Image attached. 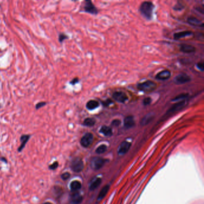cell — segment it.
Wrapping results in <instances>:
<instances>
[{"mask_svg": "<svg viewBox=\"0 0 204 204\" xmlns=\"http://www.w3.org/2000/svg\"><path fill=\"white\" fill-rule=\"evenodd\" d=\"M155 8L154 4L150 1L143 2L139 7V10L141 15L147 19L150 20L153 16V12Z\"/></svg>", "mask_w": 204, "mask_h": 204, "instance_id": "1", "label": "cell"}, {"mask_svg": "<svg viewBox=\"0 0 204 204\" xmlns=\"http://www.w3.org/2000/svg\"><path fill=\"white\" fill-rule=\"evenodd\" d=\"M139 91L145 92L150 93L153 92L157 87V84L151 80H147L146 82L138 83L136 86Z\"/></svg>", "mask_w": 204, "mask_h": 204, "instance_id": "2", "label": "cell"}, {"mask_svg": "<svg viewBox=\"0 0 204 204\" xmlns=\"http://www.w3.org/2000/svg\"><path fill=\"white\" fill-rule=\"evenodd\" d=\"M107 161V159L99 157L94 158L91 162V167L92 170L97 171L104 167V165Z\"/></svg>", "mask_w": 204, "mask_h": 204, "instance_id": "3", "label": "cell"}, {"mask_svg": "<svg viewBox=\"0 0 204 204\" xmlns=\"http://www.w3.org/2000/svg\"><path fill=\"white\" fill-rule=\"evenodd\" d=\"M71 168L75 172H80L82 171L84 168V163L83 160L79 158H75L72 161Z\"/></svg>", "mask_w": 204, "mask_h": 204, "instance_id": "4", "label": "cell"}, {"mask_svg": "<svg viewBox=\"0 0 204 204\" xmlns=\"http://www.w3.org/2000/svg\"><path fill=\"white\" fill-rule=\"evenodd\" d=\"M187 104V101L186 100H183V101H178V103H175L174 105H173V106L170 108L168 110V111L167 113V115H168V114L174 113L177 111H179L180 110H181L182 108H183L184 107H185L186 106Z\"/></svg>", "mask_w": 204, "mask_h": 204, "instance_id": "5", "label": "cell"}, {"mask_svg": "<svg viewBox=\"0 0 204 204\" xmlns=\"http://www.w3.org/2000/svg\"><path fill=\"white\" fill-rule=\"evenodd\" d=\"M94 140V135L91 133H86L83 135L80 140L81 145L85 148L89 147L90 146Z\"/></svg>", "mask_w": 204, "mask_h": 204, "instance_id": "6", "label": "cell"}, {"mask_svg": "<svg viewBox=\"0 0 204 204\" xmlns=\"http://www.w3.org/2000/svg\"><path fill=\"white\" fill-rule=\"evenodd\" d=\"M191 81V77L185 73H181L177 75L174 79L175 83L177 84H182Z\"/></svg>", "mask_w": 204, "mask_h": 204, "instance_id": "7", "label": "cell"}, {"mask_svg": "<svg viewBox=\"0 0 204 204\" xmlns=\"http://www.w3.org/2000/svg\"><path fill=\"white\" fill-rule=\"evenodd\" d=\"M113 98L120 103H125L128 99V96L123 92H115L112 95Z\"/></svg>", "mask_w": 204, "mask_h": 204, "instance_id": "8", "label": "cell"}, {"mask_svg": "<svg viewBox=\"0 0 204 204\" xmlns=\"http://www.w3.org/2000/svg\"><path fill=\"white\" fill-rule=\"evenodd\" d=\"M84 10L86 12L89 13H91L92 15H96V14H98V13L97 8L92 4V1H89V0H87V1H85V4L84 6Z\"/></svg>", "mask_w": 204, "mask_h": 204, "instance_id": "9", "label": "cell"}, {"mask_svg": "<svg viewBox=\"0 0 204 204\" xmlns=\"http://www.w3.org/2000/svg\"><path fill=\"white\" fill-rule=\"evenodd\" d=\"M131 146V143L126 141H123L118 148V150H117L118 154L119 155H125L126 153L129 151Z\"/></svg>", "mask_w": 204, "mask_h": 204, "instance_id": "10", "label": "cell"}, {"mask_svg": "<svg viewBox=\"0 0 204 204\" xmlns=\"http://www.w3.org/2000/svg\"><path fill=\"white\" fill-rule=\"evenodd\" d=\"M171 72L168 70H163L158 72L156 75V79L159 80H167L171 77Z\"/></svg>", "mask_w": 204, "mask_h": 204, "instance_id": "11", "label": "cell"}, {"mask_svg": "<svg viewBox=\"0 0 204 204\" xmlns=\"http://www.w3.org/2000/svg\"><path fill=\"white\" fill-rule=\"evenodd\" d=\"M180 50L184 53H192L196 52V48L194 46L187 44H182L180 46Z\"/></svg>", "mask_w": 204, "mask_h": 204, "instance_id": "12", "label": "cell"}, {"mask_svg": "<svg viewBox=\"0 0 204 204\" xmlns=\"http://www.w3.org/2000/svg\"><path fill=\"white\" fill-rule=\"evenodd\" d=\"M124 126L127 129L131 128L135 126V122L134 120V117L132 116H128L125 118L124 119Z\"/></svg>", "mask_w": 204, "mask_h": 204, "instance_id": "13", "label": "cell"}, {"mask_svg": "<svg viewBox=\"0 0 204 204\" xmlns=\"http://www.w3.org/2000/svg\"><path fill=\"white\" fill-rule=\"evenodd\" d=\"M71 202L72 204H79L83 200V196L77 192H75L71 196Z\"/></svg>", "mask_w": 204, "mask_h": 204, "instance_id": "14", "label": "cell"}, {"mask_svg": "<svg viewBox=\"0 0 204 204\" xmlns=\"http://www.w3.org/2000/svg\"><path fill=\"white\" fill-rule=\"evenodd\" d=\"M155 117V114H153V113H148L141 120V122H140V124L142 126H146L147 125H148L153 118Z\"/></svg>", "mask_w": 204, "mask_h": 204, "instance_id": "15", "label": "cell"}, {"mask_svg": "<svg viewBox=\"0 0 204 204\" xmlns=\"http://www.w3.org/2000/svg\"><path fill=\"white\" fill-rule=\"evenodd\" d=\"M193 34V32L190 31H184L179 32H177L174 34V39L175 40H179L182 38L186 37Z\"/></svg>", "mask_w": 204, "mask_h": 204, "instance_id": "16", "label": "cell"}, {"mask_svg": "<svg viewBox=\"0 0 204 204\" xmlns=\"http://www.w3.org/2000/svg\"><path fill=\"white\" fill-rule=\"evenodd\" d=\"M188 23L195 27H203V23L195 17H190L187 19Z\"/></svg>", "mask_w": 204, "mask_h": 204, "instance_id": "17", "label": "cell"}, {"mask_svg": "<svg viewBox=\"0 0 204 204\" xmlns=\"http://www.w3.org/2000/svg\"><path fill=\"white\" fill-rule=\"evenodd\" d=\"M99 132L106 136H111L113 135V131L110 127L107 126H103L99 130Z\"/></svg>", "mask_w": 204, "mask_h": 204, "instance_id": "18", "label": "cell"}, {"mask_svg": "<svg viewBox=\"0 0 204 204\" xmlns=\"http://www.w3.org/2000/svg\"><path fill=\"white\" fill-rule=\"evenodd\" d=\"M99 106V104L97 101L90 100L86 104V108L89 110H94L97 108Z\"/></svg>", "mask_w": 204, "mask_h": 204, "instance_id": "19", "label": "cell"}, {"mask_svg": "<svg viewBox=\"0 0 204 204\" xmlns=\"http://www.w3.org/2000/svg\"><path fill=\"white\" fill-rule=\"evenodd\" d=\"M110 189V186L108 185H106L104 187H103L100 191V192L98 196L97 199L98 200H101L103 199L104 198H105V196L107 195L108 192L109 191Z\"/></svg>", "mask_w": 204, "mask_h": 204, "instance_id": "20", "label": "cell"}, {"mask_svg": "<svg viewBox=\"0 0 204 204\" xmlns=\"http://www.w3.org/2000/svg\"><path fill=\"white\" fill-rule=\"evenodd\" d=\"M101 178H96V179H95V180H94L89 186V190L93 191L95 190V189H96L99 185L101 183Z\"/></svg>", "mask_w": 204, "mask_h": 204, "instance_id": "21", "label": "cell"}, {"mask_svg": "<svg viewBox=\"0 0 204 204\" xmlns=\"http://www.w3.org/2000/svg\"><path fill=\"white\" fill-rule=\"evenodd\" d=\"M82 187V184L80 181L75 180L73 181L72 182H71V184H70V189L71 190V191L72 192H76L77 191H78L79 190H80Z\"/></svg>", "mask_w": 204, "mask_h": 204, "instance_id": "22", "label": "cell"}, {"mask_svg": "<svg viewBox=\"0 0 204 204\" xmlns=\"http://www.w3.org/2000/svg\"><path fill=\"white\" fill-rule=\"evenodd\" d=\"M95 123H96V120L94 119L89 117L84 119L83 122V125L87 127H92L95 125Z\"/></svg>", "mask_w": 204, "mask_h": 204, "instance_id": "23", "label": "cell"}, {"mask_svg": "<svg viewBox=\"0 0 204 204\" xmlns=\"http://www.w3.org/2000/svg\"><path fill=\"white\" fill-rule=\"evenodd\" d=\"M30 138V136L29 135H23L22 136L21 138H20V140H21V141H22V144L19 147V151H20V150H22L23 147H25V144H26V143H27V141H28V139Z\"/></svg>", "mask_w": 204, "mask_h": 204, "instance_id": "24", "label": "cell"}, {"mask_svg": "<svg viewBox=\"0 0 204 204\" xmlns=\"http://www.w3.org/2000/svg\"><path fill=\"white\" fill-rule=\"evenodd\" d=\"M188 96H189V94H186V93L181 94L180 95H177L174 98H173L172 99V101H183V100H184L186 98H187Z\"/></svg>", "mask_w": 204, "mask_h": 204, "instance_id": "25", "label": "cell"}, {"mask_svg": "<svg viewBox=\"0 0 204 204\" xmlns=\"http://www.w3.org/2000/svg\"><path fill=\"white\" fill-rule=\"evenodd\" d=\"M107 147L106 145H101L96 148V153L97 154H103L107 151Z\"/></svg>", "mask_w": 204, "mask_h": 204, "instance_id": "26", "label": "cell"}, {"mask_svg": "<svg viewBox=\"0 0 204 204\" xmlns=\"http://www.w3.org/2000/svg\"><path fill=\"white\" fill-rule=\"evenodd\" d=\"M68 39V36L66 35L65 34H60L59 35V40L60 43L63 42V41H64L65 40L67 39Z\"/></svg>", "mask_w": 204, "mask_h": 204, "instance_id": "27", "label": "cell"}, {"mask_svg": "<svg viewBox=\"0 0 204 204\" xmlns=\"http://www.w3.org/2000/svg\"><path fill=\"white\" fill-rule=\"evenodd\" d=\"M151 101H152V99L150 97H147L144 100H143V104L145 106H148L151 104Z\"/></svg>", "mask_w": 204, "mask_h": 204, "instance_id": "28", "label": "cell"}, {"mask_svg": "<svg viewBox=\"0 0 204 204\" xmlns=\"http://www.w3.org/2000/svg\"><path fill=\"white\" fill-rule=\"evenodd\" d=\"M120 124H121V121L119 119L113 120L111 122V125L114 127H118L120 126Z\"/></svg>", "mask_w": 204, "mask_h": 204, "instance_id": "29", "label": "cell"}, {"mask_svg": "<svg viewBox=\"0 0 204 204\" xmlns=\"http://www.w3.org/2000/svg\"><path fill=\"white\" fill-rule=\"evenodd\" d=\"M70 174L69 172H65L62 174L61 178L63 180H67L70 177Z\"/></svg>", "mask_w": 204, "mask_h": 204, "instance_id": "30", "label": "cell"}, {"mask_svg": "<svg viewBox=\"0 0 204 204\" xmlns=\"http://www.w3.org/2000/svg\"><path fill=\"white\" fill-rule=\"evenodd\" d=\"M58 167V162H55L53 163H52V165L50 166L49 168L51 169V170H55Z\"/></svg>", "mask_w": 204, "mask_h": 204, "instance_id": "31", "label": "cell"}, {"mask_svg": "<svg viewBox=\"0 0 204 204\" xmlns=\"http://www.w3.org/2000/svg\"><path fill=\"white\" fill-rule=\"evenodd\" d=\"M46 104V102H40V103L37 104L35 108H36V109H39V108L44 107Z\"/></svg>", "mask_w": 204, "mask_h": 204, "instance_id": "32", "label": "cell"}, {"mask_svg": "<svg viewBox=\"0 0 204 204\" xmlns=\"http://www.w3.org/2000/svg\"><path fill=\"white\" fill-rule=\"evenodd\" d=\"M113 102L111 100V99H107V100H106V101H104V102H103V106H105V107H108V106H109L111 104H113Z\"/></svg>", "mask_w": 204, "mask_h": 204, "instance_id": "33", "label": "cell"}, {"mask_svg": "<svg viewBox=\"0 0 204 204\" xmlns=\"http://www.w3.org/2000/svg\"><path fill=\"white\" fill-rule=\"evenodd\" d=\"M196 66H197L198 68L201 71H203L204 65H203V63L202 62H198L196 64Z\"/></svg>", "mask_w": 204, "mask_h": 204, "instance_id": "34", "label": "cell"}, {"mask_svg": "<svg viewBox=\"0 0 204 204\" xmlns=\"http://www.w3.org/2000/svg\"><path fill=\"white\" fill-rule=\"evenodd\" d=\"M79 79L78 77H75V78L73 79L70 82V84L72 85H75V84H77V83H79Z\"/></svg>", "mask_w": 204, "mask_h": 204, "instance_id": "35", "label": "cell"}, {"mask_svg": "<svg viewBox=\"0 0 204 204\" xmlns=\"http://www.w3.org/2000/svg\"><path fill=\"white\" fill-rule=\"evenodd\" d=\"M183 8H184V6H183L181 4H176L175 6V7H174L175 10H181Z\"/></svg>", "mask_w": 204, "mask_h": 204, "instance_id": "36", "label": "cell"}, {"mask_svg": "<svg viewBox=\"0 0 204 204\" xmlns=\"http://www.w3.org/2000/svg\"><path fill=\"white\" fill-rule=\"evenodd\" d=\"M44 204H52V203H50V202H46V203H44Z\"/></svg>", "mask_w": 204, "mask_h": 204, "instance_id": "37", "label": "cell"}]
</instances>
